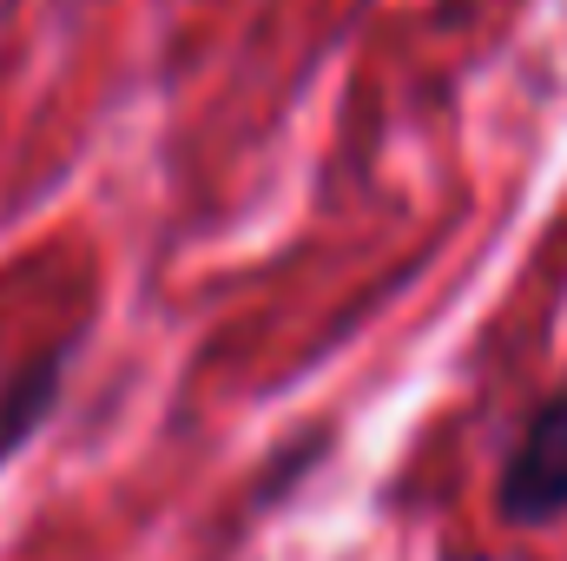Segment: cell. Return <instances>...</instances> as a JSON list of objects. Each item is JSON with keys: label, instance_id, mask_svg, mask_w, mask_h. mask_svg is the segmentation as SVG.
Wrapping results in <instances>:
<instances>
[{"label": "cell", "instance_id": "6da1fadb", "mask_svg": "<svg viewBox=\"0 0 567 561\" xmlns=\"http://www.w3.org/2000/svg\"><path fill=\"white\" fill-rule=\"evenodd\" d=\"M495 502H502V522H515V529H542V522L567 516V390L528 417L508 469H502Z\"/></svg>", "mask_w": 567, "mask_h": 561}, {"label": "cell", "instance_id": "7a4b0ae2", "mask_svg": "<svg viewBox=\"0 0 567 561\" xmlns=\"http://www.w3.org/2000/svg\"><path fill=\"white\" fill-rule=\"evenodd\" d=\"M53 370H60V357H47V364H33L27 377H13V384H7V397H0V456H7L33 422L47 417V404H53V390H60V377H53Z\"/></svg>", "mask_w": 567, "mask_h": 561}]
</instances>
